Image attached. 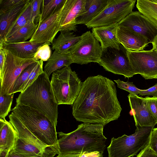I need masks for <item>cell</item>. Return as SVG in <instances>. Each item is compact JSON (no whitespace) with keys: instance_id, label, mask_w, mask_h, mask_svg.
I'll return each instance as SVG.
<instances>
[{"instance_id":"6da1fadb","label":"cell","mask_w":157,"mask_h":157,"mask_svg":"<svg viewBox=\"0 0 157 157\" xmlns=\"http://www.w3.org/2000/svg\"><path fill=\"white\" fill-rule=\"evenodd\" d=\"M115 83L101 75L90 76L82 82L72 105V114L78 121L105 126L117 120L122 108Z\"/></svg>"},{"instance_id":"7a4b0ae2","label":"cell","mask_w":157,"mask_h":157,"mask_svg":"<svg viewBox=\"0 0 157 157\" xmlns=\"http://www.w3.org/2000/svg\"><path fill=\"white\" fill-rule=\"evenodd\" d=\"M104 126L101 124L83 123L71 132H58L59 138L57 154L96 151L104 152L107 140L103 134Z\"/></svg>"},{"instance_id":"3957f363","label":"cell","mask_w":157,"mask_h":157,"mask_svg":"<svg viewBox=\"0 0 157 157\" xmlns=\"http://www.w3.org/2000/svg\"><path fill=\"white\" fill-rule=\"evenodd\" d=\"M16 104L36 109L46 115L56 125L57 104L49 77L44 72L16 98Z\"/></svg>"},{"instance_id":"277c9868","label":"cell","mask_w":157,"mask_h":157,"mask_svg":"<svg viewBox=\"0 0 157 157\" xmlns=\"http://www.w3.org/2000/svg\"><path fill=\"white\" fill-rule=\"evenodd\" d=\"M11 111L43 144L48 147H58L57 125L46 115L24 105L16 104Z\"/></svg>"},{"instance_id":"5b68a950","label":"cell","mask_w":157,"mask_h":157,"mask_svg":"<svg viewBox=\"0 0 157 157\" xmlns=\"http://www.w3.org/2000/svg\"><path fill=\"white\" fill-rule=\"evenodd\" d=\"M50 82L58 105H72L79 93L82 83L70 66L54 72Z\"/></svg>"},{"instance_id":"8992f818","label":"cell","mask_w":157,"mask_h":157,"mask_svg":"<svg viewBox=\"0 0 157 157\" xmlns=\"http://www.w3.org/2000/svg\"><path fill=\"white\" fill-rule=\"evenodd\" d=\"M136 127L132 134L112 138L107 148L108 157H133L149 144L154 126Z\"/></svg>"},{"instance_id":"52a82bcc","label":"cell","mask_w":157,"mask_h":157,"mask_svg":"<svg viewBox=\"0 0 157 157\" xmlns=\"http://www.w3.org/2000/svg\"><path fill=\"white\" fill-rule=\"evenodd\" d=\"M136 0H109L102 11L86 25L90 29L118 23L132 12Z\"/></svg>"},{"instance_id":"ba28073f","label":"cell","mask_w":157,"mask_h":157,"mask_svg":"<svg viewBox=\"0 0 157 157\" xmlns=\"http://www.w3.org/2000/svg\"><path fill=\"white\" fill-rule=\"evenodd\" d=\"M80 40L71 48L68 54L73 63L80 65L99 62L102 50L99 42L92 32L87 31L81 36Z\"/></svg>"},{"instance_id":"9c48e42d","label":"cell","mask_w":157,"mask_h":157,"mask_svg":"<svg viewBox=\"0 0 157 157\" xmlns=\"http://www.w3.org/2000/svg\"><path fill=\"white\" fill-rule=\"evenodd\" d=\"M120 48H109L102 51L98 64L106 71L122 75L125 78L132 77L135 74L128 57L127 49L121 44Z\"/></svg>"},{"instance_id":"30bf717a","label":"cell","mask_w":157,"mask_h":157,"mask_svg":"<svg viewBox=\"0 0 157 157\" xmlns=\"http://www.w3.org/2000/svg\"><path fill=\"white\" fill-rule=\"evenodd\" d=\"M36 61L33 59L18 57L6 50L5 61L2 74L0 77V92L3 94H10L15 81L22 71Z\"/></svg>"},{"instance_id":"8fae6325","label":"cell","mask_w":157,"mask_h":157,"mask_svg":"<svg viewBox=\"0 0 157 157\" xmlns=\"http://www.w3.org/2000/svg\"><path fill=\"white\" fill-rule=\"evenodd\" d=\"M130 63L135 75L140 74L146 79H153L157 74V52L136 51L127 50Z\"/></svg>"},{"instance_id":"7c38bea8","label":"cell","mask_w":157,"mask_h":157,"mask_svg":"<svg viewBox=\"0 0 157 157\" xmlns=\"http://www.w3.org/2000/svg\"><path fill=\"white\" fill-rule=\"evenodd\" d=\"M118 25L143 36L150 43H151L157 34V27L139 11H132Z\"/></svg>"},{"instance_id":"4fadbf2b","label":"cell","mask_w":157,"mask_h":157,"mask_svg":"<svg viewBox=\"0 0 157 157\" xmlns=\"http://www.w3.org/2000/svg\"><path fill=\"white\" fill-rule=\"evenodd\" d=\"M86 0H66L60 16L59 31H77V18L85 9Z\"/></svg>"},{"instance_id":"5bb4252c","label":"cell","mask_w":157,"mask_h":157,"mask_svg":"<svg viewBox=\"0 0 157 157\" xmlns=\"http://www.w3.org/2000/svg\"><path fill=\"white\" fill-rule=\"evenodd\" d=\"M63 5L53 14L38 25L29 41L37 43H52L59 31L60 16Z\"/></svg>"},{"instance_id":"9a60e30c","label":"cell","mask_w":157,"mask_h":157,"mask_svg":"<svg viewBox=\"0 0 157 157\" xmlns=\"http://www.w3.org/2000/svg\"><path fill=\"white\" fill-rule=\"evenodd\" d=\"M128 97L136 127L155 126L157 124L145 98L130 94Z\"/></svg>"},{"instance_id":"2e32d148","label":"cell","mask_w":157,"mask_h":157,"mask_svg":"<svg viewBox=\"0 0 157 157\" xmlns=\"http://www.w3.org/2000/svg\"><path fill=\"white\" fill-rule=\"evenodd\" d=\"M117 37L120 44L126 49L139 51L144 49L150 43L143 36L121 26H118Z\"/></svg>"},{"instance_id":"e0dca14e","label":"cell","mask_w":157,"mask_h":157,"mask_svg":"<svg viewBox=\"0 0 157 157\" xmlns=\"http://www.w3.org/2000/svg\"><path fill=\"white\" fill-rule=\"evenodd\" d=\"M118 26V23H115L92 29V33L100 42L102 51L109 48L120 49V44L117 37Z\"/></svg>"},{"instance_id":"ac0fdd59","label":"cell","mask_w":157,"mask_h":157,"mask_svg":"<svg viewBox=\"0 0 157 157\" xmlns=\"http://www.w3.org/2000/svg\"><path fill=\"white\" fill-rule=\"evenodd\" d=\"M17 137V132L11 123L0 118V157H5L14 148Z\"/></svg>"},{"instance_id":"d6986e66","label":"cell","mask_w":157,"mask_h":157,"mask_svg":"<svg viewBox=\"0 0 157 157\" xmlns=\"http://www.w3.org/2000/svg\"><path fill=\"white\" fill-rule=\"evenodd\" d=\"M44 43H37L29 41L0 44L2 48L13 55L21 58L33 59L37 49Z\"/></svg>"},{"instance_id":"ffe728a7","label":"cell","mask_w":157,"mask_h":157,"mask_svg":"<svg viewBox=\"0 0 157 157\" xmlns=\"http://www.w3.org/2000/svg\"><path fill=\"white\" fill-rule=\"evenodd\" d=\"M9 121L17 132L16 143L34 144L44 150L48 147L43 144L24 125L20 119L12 112L9 116Z\"/></svg>"},{"instance_id":"44dd1931","label":"cell","mask_w":157,"mask_h":157,"mask_svg":"<svg viewBox=\"0 0 157 157\" xmlns=\"http://www.w3.org/2000/svg\"><path fill=\"white\" fill-rule=\"evenodd\" d=\"M29 1L25 0L23 2L0 15V44L3 42L9 31Z\"/></svg>"},{"instance_id":"7402d4cb","label":"cell","mask_w":157,"mask_h":157,"mask_svg":"<svg viewBox=\"0 0 157 157\" xmlns=\"http://www.w3.org/2000/svg\"><path fill=\"white\" fill-rule=\"evenodd\" d=\"M108 1L109 0H86L85 10L76 19V25H86L102 11Z\"/></svg>"},{"instance_id":"603a6c76","label":"cell","mask_w":157,"mask_h":157,"mask_svg":"<svg viewBox=\"0 0 157 157\" xmlns=\"http://www.w3.org/2000/svg\"><path fill=\"white\" fill-rule=\"evenodd\" d=\"M81 38L71 31L62 32L56 38H55L52 44V48L62 54H69L72 47Z\"/></svg>"},{"instance_id":"cb8c5ba5","label":"cell","mask_w":157,"mask_h":157,"mask_svg":"<svg viewBox=\"0 0 157 157\" xmlns=\"http://www.w3.org/2000/svg\"><path fill=\"white\" fill-rule=\"evenodd\" d=\"M72 63L73 61L68 54L61 53L54 50L45 64L43 71L49 78L54 72L63 67L69 66Z\"/></svg>"},{"instance_id":"d4e9b609","label":"cell","mask_w":157,"mask_h":157,"mask_svg":"<svg viewBox=\"0 0 157 157\" xmlns=\"http://www.w3.org/2000/svg\"><path fill=\"white\" fill-rule=\"evenodd\" d=\"M38 25V24H36L33 21L28 23L10 36L5 39L3 43H10L24 42L29 39H30L36 30Z\"/></svg>"},{"instance_id":"484cf974","label":"cell","mask_w":157,"mask_h":157,"mask_svg":"<svg viewBox=\"0 0 157 157\" xmlns=\"http://www.w3.org/2000/svg\"><path fill=\"white\" fill-rule=\"evenodd\" d=\"M136 7L141 14L157 27V3L149 0H137Z\"/></svg>"},{"instance_id":"4316f807","label":"cell","mask_w":157,"mask_h":157,"mask_svg":"<svg viewBox=\"0 0 157 157\" xmlns=\"http://www.w3.org/2000/svg\"><path fill=\"white\" fill-rule=\"evenodd\" d=\"M66 1V0H43L38 25L60 9Z\"/></svg>"},{"instance_id":"83f0119b","label":"cell","mask_w":157,"mask_h":157,"mask_svg":"<svg viewBox=\"0 0 157 157\" xmlns=\"http://www.w3.org/2000/svg\"><path fill=\"white\" fill-rule=\"evenodd\" d=\"M32 7L30 0L20 15L15 22L8 33L6 38H7L18 29L28 23L32 21Z\"/></svg>"},{"instance_id":"f1b7e54d","label":"cell","mask_w":157,"mask_h":157,"mask_svg":"<svg viewBox=\"0 0 157 157\" xmlns=\"http://www.w3.org/2000/svg\"><path fill=\"white\" fill-rule=\"evenodd\" d=\"M39 60L29 65L21 73L15 81L10 94H14L21 92V87L27 79L29 75L36 66Z\"/></svg>"},{"instance_id":"f546056e","label":"cell","mask_w":157,"mask_h":157,"mask_svg":"<svg viewBox=\"0 0 157 157\" xmlns=\"http://www.w3.org/2000/svg\"><path fill=\"white\" fill-rule=\"evenodd\" d=\"M14 94H3L0 92V118L5 117L11 111Z\"/></svg>"},{"instance_id":"4dcf8cb0","label":"cell","mask_w":157,"mask_h":157,"mask_svg":"<svg viewBox=\"0 0 157 157\" xmlns=\"http://www.w3.org/2000/svg\"><path fill=\"white\" fill-rule=\"evenodd\" d=\"M43 65V61L41 60H39L36 66L31 72L27 80L23 85L21 92L24 91L31 85L39 76L44 72Z\"/></svg>"},{"instance_id":"1f68e13d","label":"cell","mask_w":157,"mask_h":157,"mask_svg":"<svg viewBox=\"0 0 157 157\" xmlns=\"http://www.w3.org/2000/svg\"><path fill=\"white\" fill-rule=\"evenodd\" d=\"M50 43H45L37 49L33 58L36 61L41 60L47 61L52 56Z\"/></svg>"},{"instance_id":"d6a6232c","label":"cell","mask_w":157,"mask_h":157,"mask_svg":"<svg viewBox=\"0 0 157 157\" xmlns=\"http://www.w3.org/2000/svg\"><path fill=\"white\" fill-rule=\"evenodd\" d=\"M117 84V87L122 90H125L130 94L138 95L141 89L137 88L132 82H124L120 79L114 80Z\"/></svg>"},{"instance_id":"836d02e7","label":"cell","mask_w":157,"mask_h":157,"mask_svg":"<svg viewBox=\"0 0 157 157\" xmlns=\"http://www.w3.org/2000/svg\"><path fill=\"white\" fill-rule=\"evenodd\" d=\"M57 149L56 147H48L44 153L43 157H80L82 153L57 154Z\"/></svg>"},{"instance_id":"e575fe53","label":"cell","mask_w":157,"mask_h":157,"mask_svg":"<svg viewBox=\"0 0 157 157\" xmlns=\"http://www.w3.org/2000/svg\"><path fill=\"white\" fill-rule=\"evenodd\" d=\"M25 0H0V15L13 9Z\"/></svg>"},{"instance_id":"d590c367","label":"cell","mask_w":157,"mask_h":157,"mask_svg":"<svg viewBox=\"0 0 157 157\" xmlns=\"http://www.w3.org/2000/svg\"><path fill=\"white\" fill-rule=\"evenodd\" d=\"M43 0H30L32 7V21L38 24L41 14L40 8Z\"/></svg>"},{"instance_id":"8d00e7d4","label":"cell","mask_w":157,"mask_h":157,"mask_svg":"<svg viewBox=\"0 0 157 157\" xmlns=\"http://www.w3.org/2000/svg\"><path fill=\"white\" fill-rule=\"evenodd\" d=\"M145 98L150 111L157 124V97H150L147 96Z\"/></svg>"},{"instance_id":"74e56055","label":"cell","mask_w":157,"mask_h":157,"mask_svg":"<svg viewBox=\"0 0 157 157\" xmlns=\"http://www.w3.org/2000/svg\"><path fill=\"white\" fill-rule=\"evenodd\" d=\"M149 145L157 154V128H154L151 131Z\"/></svg>"},{"instance_id":"f35d334b","label":"cell","mask_w":157,"mask_h":157,"mask_svg":"<svg viewBox=\"0 0 157 157\" xmlns=\"http://www.w3.org/2000/svg\"><path fill=\"white\" fill-rule=\"evenodd\" d=\"M136 157H157V154L150 148L148 144L141 150Z\"/></svg>"},{"instance_id":"ab89813d","label":"cell","mask_w":157,"mask_h":157,"mask_svg":"<svg viewBox=\"0 0 157 157\" xmlns=\"http://www.w3.org/2000/svg\"><path fill=\"white\" fill-rule=\"evenodd\" d=\"M139 95L140 96H152L157 97V83L154 86L146 90H140Z\"/></svg>"},{"instance_id":"60d3db41","label":"cell","mask_w":157,"mask_h":157,"mask_svg":"<svg viewBox=\"0 0 157 157\" xmlns=\"http://www.w3.org/2000/svg\"><path fill=\"white\" fill-rule=\"evenodd\" d=\"M103 152L98 151H86L82 152L80 157H103Z\"/></svg>"},{"instance_id":"b9f144b4","label":"cell","mask_w":157,"mask_h":157,"mask_svg":"<svg viewBox=\"0 0 157 157\" xmlns=\"http://www.w3.org/2000/svg\"><path fill=\"white\" fill-rule=\"evenodd\" d=\"M6 57V50L0 48V77L2 76Z\"/></svg>"},{"instance_id":"7bdbcfd3","label":"cell","mask_w":157,"mask_h":157,"mask_svg":"<svg viewBox=\"0 0 157 157\" xmlns=\"http://www.w3.org/2000/svg\"><path fill=\"white\" fill-rule=\"evenodd\" d=\"M5 157H24L15 153L13 150H11ZM39 157H43V155Z\"/></svg>"},{"instance_id":"ee69618b","label":"cell","mask_w":157,"mask_h":157,"mask_svg":"<svg viewBox=\"0 0 157 157\" xmlns=\"http://www.w3.org/2000/svg\"><path fill=\"white\" fill-rule=\"evenodd\" d=\"M151 43L153 46L152 49L157 52V34L154 37Z\"/></svg>"},{"instance_id":"f6af8a7d","label":"cell","mask_w":157,"mask_h":157,"mask_svg":"<svg viewBox=\"0 0 157 157\" xmlns=\"http://www.w3.org/2000/svg\"><path fill=\"white\" fill-rule=\"evenodd\" d=\"M153 78H157V74L153 77Z\"/></svg>"},{"instance_id":"bcb514c9","label":"cell","mask_w":157,"mask_h":157,"mask_svg":"<svg viewBox=\"0 0 157 157\" xmlns=\"http://www.w3.org/2000/svg\"><path fill=\"white\" fill-rule=\"evenodd\" d=\"M152 1L155 3H157V0H152Z\"/></svg>"}]
</instances>
